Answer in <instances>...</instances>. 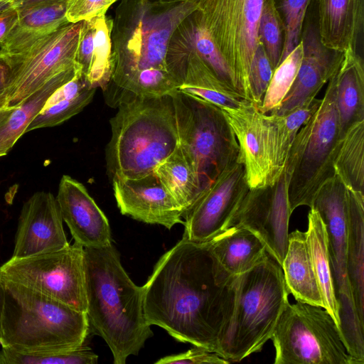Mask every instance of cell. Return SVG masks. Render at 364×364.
Instances as JSON below:
<instances>
[{
    "instance_id": "21",
    "label": "cell",
    "mask_w": 364,
    "mask_h": 364,
    "mask_svg": "<svg viewBox=\"0 0 364 364\" xmlns=\"http://www.w3.org/2000/svg\"><path fill=\"white\" fill-rule=\"evenodd\" d=\"M316 28L327 48L362 55L364 33V0H315Z\"/></svg>"
},
{
    "instance_id": "34",
    "label": "cell",
    "mask_w": 364,
    "mask_h": 364,
    "mask_svg": "<svg viewBox=\"0 0 364 364\" xmlns=\"http://www.w3.org/2000/svg\"><path fill=\"white\" fill-rule=\"evenodd\" d=\"M333 167L335 175L347 189L364 193V121L346 132Z\"/></svg>"
},
{
    "instance_id": "7",
    "label": "cell",
    "mask_w": 364,
    "mask_h": 364,
    "mask_svg": "<svg viewBox=\"0 0 364 364\" xmlns=\"http://www.w3.org/2000/svg\"><path fill=\"white\" fill-rule=\"evenodd\" d=\"M336 73L328 82L318 107L301 127L289 150L284 170L291 213L299 206L311 208L319 188L335 176L334 161L342 141Z\"/></svg>"
},
{
    "instance_id": "3",
    "label": "cell",
    "mask_w": 364,
    "mask_h": 364,
    "mask_svg": "<svg viewBox=\"0 0 364 364\" xmlns=\"http://www.w3.org/2000/svg\"><path fill=\"white\" fill-rule=\"evenodd\" d=\"M84 249L90 333L103 338L114 364H124L153 336L144 314L142 287L130 279L112 245Z\"/></svg>"
},
{
    "instance_id": "33",
    "label": "cell",
    "mask_w": 364,
    "mask_h": 364,
    "mask_svg": "<svg viewBox=\"0 0 364 364\" xmlns=\"http://www.w3.org/2000/svg\"><path fill=\"white\" fill-rule=\"evenodd\" d=\"M155 173L166 191L183 212V218L200 195L195 173L178 144L175 150L155 168Z\"/></svg>"
},
{
    "instance_id": "27",
    "label": "cell",
    "mask_w": 364,
    "mask_h": 364,
    "mask_svg": "<svg viewBox=\"0 0 364 364\" xmlns=\"http://www.w3.org/2000/svg\"><path fill=\"white\" fill-rule=\"evenodd\" d=\"M210 243L218 262L232 277L250 270L267 254L265 245L254 233L236 225L223 231Z\"/></svg>"
},
{
    "instance_id": "35",
    "label": "cell",
    "mask_w": 364,
    "mask_h": 364,
    "mask_svg": "<svg viewBox=\"0 0 364 364\" xmlns=\"http://www.w3.org/2000/svg\"><path fill=\"white\" fill-rule=\"evenodd\" d=\"M301 56L302 44L300 42L274 70L258 108L261 112L269 114L281 105L295 80Z\"/></svg>"
},
{
    "instance_id": "8",
    "label": "cell",
    "mask_w": 364,
    "mask_h": 364,
    "mask_svg": "<svg viewBox=\"0 0 364 364\" xmlns=\"http://www.w3.org/2000/svg\"><path fill=\"white\" fill-rule=\"evenodd\" d=\"M171 96L178 145L196 174L200 196L238 161V143L220 107L179 90Z\"/></svg>"
},
{
    "instance_id": "42",
    "label": "cell",
    "mask_w": 364,
    "mask_h": 364,
    "mask_svg": "<svg viewBox=\"0 0 364 364\" xmlns=\"http://www.w3.org/2000/svg\"><path fill=\"white\" fill-rule=\"evenodd\" d=\"M11 82L10 68L0 56V109L8 107Z\"/></svg>"
},
{
    "instance_id": "18",
    "label": "cell",
    "mask_w": 364,
    "mask_h": 364,
    "mask_svg": "<svg viewBox=\"0 0 364 364\" xmlns=\"http://www.w3.org/2000/svg\"><path fill=\"white\" fill-rule=\"evenodd\" d=\"M117 207L122 215L148 224L171 229L183 224V212L166 191L154 171L139 178L112 181Z\"/></svg>"
},
{
    "instance_id": "43",
    "label": "cell",
    "mask_w": 364,
    "mask_h": 364,
    "mask_svg": "<svg viewBox=\"0 0 364 364\" xmlns=\"http://www.w3.org/2000/svg\"><path fill=\"white\" fill-rule=\"evenodd\" d=\"M18 20V11L14 6L0 12V43L6 38Z\"/></svg>"
},
{
    "instance_id": "14",
    "label": "cell",
    "mask_w": 364,
    "mask_h": 364,
    "mask_svg": "<svg viewBox=\"0 0 364 364\" xmlns=\"http://www.w3.org/2000/svg\"><path fill=\"white\" fill-rule=\"evenodd\" d=\"M291 215L288 179L284 170L274 183L249 188L230 228L236 225L254 233L264 243L267 253L282 266L288 245Z\"/></svg>"
},
{
    "instance_id": "12",
    "label": "cell",
    "mask_w": 364,
    "mask_h": 364,
    "mask_svg": "<svg viewBox=\"0 0 364 364\" xmlns=\"http://www.w3.org/2000/svg\"><path fill=\"white\" fill-rule=\"evenodd\" d=\"M0 271L9 280L86 313L85 249L77 242L57 251L11 258Z\"/></svg>"
},
{
    "instance_id": "39",
    "label": "cell",
    "mask_w": 364,
    "mask_h": 364,
    "mask_svg": "<svg viewBox=\"0 0 364 364\" xmlns=\"http://www.w3.org/2000/svg\"><path fill=\"white\" fill-rule=\"evenodd\" d=\"M273 68L264 47L259 43L255 50L248 73L247 100L259 107L272 77Z\"/></svg>"
},
{
    "instance_id": "22",
    "label": "cell",
    "mask_w": 364,
    "mask_h": 364,
    "mask_svg": "<svg viewBox=\"0 0 364 364\" xmlns=\"http://www.w3.org/2000/svg\"><path fill=\"white\" fill-rule=\"evenodd\" d=\"M113 19L106 14L82 21L75 61L91 87L102 90L113 71L111 33Z\"/></svg>"
},
{
    "instance_id": "6",
    "label": "cell",
    "mask_w": 364,
    "mask_h": 364,
    "mask_svg": "<svg viewBox=\"0 0 364 364\" xmlns=\"http://www.w3.org/2000/svg\"><path fill=\"white\" fill-rule=\"evenodd\" d=\"M234 286L232 315L216 351L230 363L262 350L271 339L289 294L282 267L268 253L259 264L235 277Z\"/></svg>"
},
{
    "instance_id": "13",
    "label": "cell",
    "mask_w": 364,
    "mask_h": 364,
    "mask_svg": "<svg viewBox=\"0 0 364 364\" xmlns=\"http://www.w3.org/2000/svg\"><path fill=\"white\" fill-rule=\"evenodd\" d=\"M311 208L319 213L326 231L331 268L339 304L340 330L347 337H356L363 331L364 323L358 317L347 274L346 188L336 175L322 185Z\"/></svg>"
},
{
    "instance_id": "19",
    "label": "cell",
    "mask_w": 364,
    "mask_h": 364,
    "mask_svg": "<svg viewBox=\"0 0 364 364\" xmlns=\"http://www.w3.org/2000/svg\"><path fill=\"white\" fill-rule=\"evenodd\" d=\"M55 198L75 242L84 248L112 245L109 221L82 183L63 175Z\"/></svg>"
},
{
    "instance_id": "25",
    "label": "cell",
    "mask_w": 364,
    "mask_h": 364,
    "mask_svg": "<svg viewBox=\"0 0 364 364\" xmlns=\"http://www.w3.org/2000/svg\"><path fill=\"white\" fill-rule=\"evenodd\" d=\"M346 268L353 300L364 323V193L346 188Z\"/></svg>"
},
{
    "instance_id": "1",
    "label": "cell",
    "mask_w": 364,
    "mask_h": 364,
    "mask_svg": "<svg viewBox=\"0 0 364 364\" xmlns=\"http://www.w3.org/2000/svg\"><path fill=\"white\" fill-rule=\"evenodd\" d=\"M235 278L218 262L210 242L182 237L142 286L146 319L179 342L216 353L233 309Z\"/></svg>"
},
{
    "instance_id": "11",
    "label": "cell",
    "mask_w": 364,
    "mask_h": 364,
    "mask_svg": "<svg viewBox=\"0 0 364 364\" xmlns=\"http://www.w3.org/2000/svg\"><path fill=\"white\" fill-rule=\"evenodd\" d=\"M82 21L54 31L0 56L10 68L9 107H17L48 82L75 68Z\"/></svg>"
},
{
    "instance_id": "41",
    "label": "cell",
    "mask_w": 364,
    "mask_h": 364,
    "mask_svg": "<svg viewBox=\"0 0 364 364\" xmlns=\"http://www.w3.org/2000/svg\"><path fill=\"white\" fill-rule=\"evenodd\" d=\"M156 364H228L230 362L214 352L194 346L186 352L167 355Z\"/></svg>"
},
{
    "instance_id": "15",
    "label": "cell",
    "mask_w": 364,
    "mask_h": 364,
    "mask_svg": "<svg viewBox=\"0 0 364 364\" xmlns=\"http://www.w3.org/2000/svg\"><path fill=\"white\" fill-rule=\"evenodd\" d=\"M249 188L245 167L238 160L218 176L185 215L183 238L207 242L228 229Z\"/></svg>"
},
{
    "instance_id": "9",
    "label": "cell",
    "mask_w": 364,
    "mask_h": 364,
    "mask_svg": "<svg viewBox=\"0 0 364 364\" xmlns=\"http://www.w3.org/2000/svg\"><path fill=\"white\" fill-rule=\"evenodd\" d=\"M270 340L274 364H358L333 317L318 306L288 302Z\"/></svg>"
},
{
    "instance_id": "24",
    "label": "cell",
    "mask_w": 364,
    "mask_h": 364,
    "mask_svg": "<svg viewBox=\"0 0 364 364\" xmlns=\"http://www.w3.org/2000/svg\"><path fill=\"white\" fill-rule=\"evenodd\" d=\"M336 107L340 136L355 124L364 121V62L363 55L353 50L344 52L336 73Z\"/></svg>"
},
{
    "instance_id": "2",
    "label": "cell",
    "mask_w": 364,
    "mask_h": 364,
    "mask_svg": "<svg viewBox=\"0 0 364 364\" xmlns=\"http://www.w3.org/2000/svg\"><path fill=\"white\" fill-rule=\"evenodd\" d=\"M197 2L120 1L112 18L113 71L103 90L109 106L172 95L178 90L182 81L168 67V46L173 31L196 10Z\"/></svg>"
},
{
    "instance_id": "17",
    "label": "cell",
    "mask_w": 364,
    "mask_h": 364,
    "mask_svg": "<svg viewBox=\"0 0 364 364\" xmlns=\"http://www.w3.org/2000/svg\"><path fill=\"white\" fill-rule=\"evenodd\" d=\"M63 218L56 198L38 191L23 204L11 259H22L68 247Z\"/></svg>"
},
{
    "instance_id": "46",
    "label": "cell",
    "mask_w": 364,
    "mask_h": 364,
    "mask_svg": "<svg viewBox=\"0 0 364 364\" xmlns=\"http://www.w3.org/2000/svg\"><path fill=\"white\" fill-rule=\"evenodd\" d=\"M15 107H8L0 109V127L4 124Z\"/></svg>"
},
{
    "instance_id": "38",
    "label": "cell",
    "mask_w": 364,
    "mask_h": 364,
    "mask_svg": "<svg viewBox=\"0 0 364 364\" xmlns=\"http://www.w3.org/2000/svg\"><path fill=\"white\" fill-rule=\"evenodd\" d=\"M275 1L285 28L281 63L301 42L303 26L311 0H275Z\"/></svg>"
},
{
    "instance_id": "32",
    "label": "cell",
    "mask_w": 364,
    "mask_h": 364,
    "mask_svg": "<svg viewBox=\"0 0 364 364\" xmlns=\"http://www.w3.org/2000/svg\"><path fill=\"white\" fill-rule=\"evenodd\" d=\"M171 39L196 53L223 82L240 92L230 68L203 26L196 10L181 21Z\"/></svg>"
},
{
    "instance_id": "16",
    "label": "cell",
    "mask_w": 364,
    "mask_h": 364,
    "mask_svg": "<svg viewBox=\"0 0 364 364\" xmlns=\"http://www.w3.org/2000/svg\"><path fill=\"white\" fill-rule=\"evenodd\" d=\"M301 43L302 56L295 80L281 105L269 114L283 116L311 103L342 63L344 53L321 42L314 21H304Z\"/></svg>"
},
{
    "instance_id": "4",
    "label": "cell",
    "mask_w": 364,
    "mask_h": 364,
    "mask_svg": "<svg viewBox=\"0 0 364 364\" xmlns=\"http://www.w3.org/2000/svg\"><path fill=\"white\" fill-rule=\"evenodd\" d=\"M115 108L118 111L110 120L112 136L106 149L111 181L153 172L178 144L171 95L134 98Z\"/></svg>"
},
{
    "instance_id": "23",
    "label": "cell",
    "mask_w": 364,
    "mask_h": 364,
    "mask_svg": "<svg viewBox=\"0 0 364 364\" xmlns=\"http://www.w3.org/2000/svg\"><path fill=\"white\" fill-rule=\"evenodd\" d=\"M281 267L289 294L296 301L323 308L306 232L296 230L289 234L287 249Z\"/></svg>"
},
{
    "instance_id": "20",
    "label": "cell",
    "mask_w": 364,
    "mask_h": 364,
    "mask_svg": "<svg viewBox=\"0 0 364 364\" xmlns=\"http://www.w3.org/2000/svg\"><path fill=\"white\" fill-rule=\"evenodd\" d=\"M239 146L238 160L243 164L250 188L269 184L267 126L265 114L250 101L237 109H223Z\"/></svg>"
},
{
    "instance_id": "47",
    "label": "cell",
    "mask_w": 364,
    "mask_h": 364,
    "mask_svg": "<svg viewBox=\"0 0 364 364\" xmlns=\"http://www.w3.org/2000/svg\"><path fill=\"white\" fill-rule=\"evenodd\" d=\"M149 3L153 4H168V3H175L178 1H182L185 0H146Z\"/></svg>"
},
{
    "instance_id": "37",
    "label": "cell",
    "mask_w": 364,
    "mask_h": 364,
    "mask_svg": "<svg viewBox=\"0 0 364 364\" xmlns=\"http://www.w3.org/2000/svg\"><path fill=\"white\" fill-rule=\"evenodd\" d=\"M98 355L85 344L66 351L23 353L1 348L0 364H96Z\"/></svg>"
},
{
    "instance_id": "26",
    "label": "cell",
    "mask_w": 364,
    "mask_h": 364,
    "mask_svg": "<svg viewBox=\"0 0 364 364\" xmlns=\"http://www.w3.org/2000/svg\"><path fill=\"white\" fill-rule=\"evenodd\" d=\"M68 1H44L17 9V22L0 43V51L8 52L30 43L68 23Z\"/></svg>"
},
{
    "instance_id": "48",
    "label": "cell",
    "mask_w": 364,
    "mask_h": 364,
    "mask_svg": "<svg viewBox=\"0 0 364 364\" xmlns=\"http://www.w3.org/2000/svg\"><path fill=\"white\" fill-rule=\"evenodd\" d=\"M118 0H110L112 4H113L114 2L117 1Z\"/></svg>"
},
{
    "instance_id": "29",
    "label": "cell",
    "mask_w": 364,
    "mask_h": 364,
    "mask_svg": "<svg viewBox=\"0 0 364 364\" xmlns=\"http://www.w3.org/2000/svg\"><path fill=\"white\" fill-rule=\"evenodd\" d=\"M96 88L91 87L81 71L58 88L33 119L26 133L58 125L79 113L92 100Z\"/></svg>"
},
{
    "instance_id": "44",
    "label": "cell",
    "mask_w": 364,
    "mask_h": 364,
    "mask_svg": "<svg viewBox=\"0 0 364 364\" xmlns=\"http://www.w3.org/2000/svg\"><path fill=\"white\" fill-rule=\"evenodd\" d=\"M4 301H5V289L4 285V279L0 271V333L1 329V321H2V316L4 307Z\"/></svg>"
},
{
    "instance_id": "40",
    "label": "cell",
    "mask_w": 364,
    "mask_h": 364,
    "mask_svg": "<svg viewBox=\"0 0 364 364\" xmlns=\"http://www.w3.org/2000/svg\"><path fill=\"white\" fill-rule=\"evenodd\" d=\"M111 5L110 0H68L65 16L69 23L89 20L106 14Z\"/></svg>"
},
{
    "instance_id": "5",
    "label": "cell",
    "mask_w": 364,
    "mask_h": 364,
    "mask_svg": "<svg viewBox=\"0 0 364 364\" xmlns=\"http://www.w3.org/2000/svg\"><path fill=\"white\" fill-rule=\"evenodd\" d=\"M3 279L1 348L23 353H47L85 344L90 333L86 313L4 277Z\"/></svg>"
},
{
    "instance_id": "45",
    "label": "cell",
    "mask_w": 364,
    "mask_h": 364,
    "mask_svg": "<svg viewBox=\"0 0 364 364\" xmlns=\"http://www.w3.org/2000/svg\"><path fill=\"white\" fill-rule=\"evenodd\" d=\"M49 1H58V0H15L13 6L15 9H20L26 6L44 2Z\"/></svg>"
},
{
    "instance_id": "28",
    "label": "cell",
    "mask_w": 364,
    "mask_h": 364,
    "mask_svg": "<svg viewBox=\"0 0 364 364\" xmlns=\"http://www.w3.org/2000/svg\"><path fill=\"white\" fill-rule=\"evenodd\" d=\"M320 102L321 100L315 98L311 103L283 116L265 114L269 164L268 185L274 183L282 173L296 135Z\"/></svg>"
},
{
    "instance_id": "36",
    "label": "cell",
    "mask_w": 364,
    "mask_h": 364,
    "mask_svg": "<svg viewBox=\"0 0 364 364\" xmlns=\"http://www.w3.org/2000/svg\"><path fill=\"white\" fill-rule=\"evenodd\" d=\"M284 37V24L275 0H264L258 25V38L274 70L280 63Z\"/></svg>"
},
{
    "instance_id": "30",
    "label": "cell",
    "mask_w": 364,
    "mask_h": 364,
    "mask_svg": "<svg viewBox=\"0 0 364 364\" xmlns=\"http://www.w3.org/2000/svg\"><path fill=\"white\" fill-rule=\"evenodd\" d=\"M306 235L323 308L340 329L339 304L331 268L326 231L319 213L314 208H311L309 213Z\"/></svg>"
},
{
    "instance_id": "31",
    "label": "cell",
    "mask_w": 364,
    "mask_h": 364,
    "mask_svg": "<svg viewBox=\"0 0 364 364\" xmlns=\"http://www.w3.org/2000/svg\"><path fill=\"white\" fill-rule=\"evenodd\" d=\"M80 71V68L77 65L55 77L13 109L0 127V157L6 155L18 139L26 133L28 125L42 109L49 97Z\"/></svg>"
},
{
    "instance_id": "10",
    "label": "cell",
    "mask_w": 364,
    "mask_h": 364,
    "mask_svg": "<svg viewBox=\"0 0 364 364\" xmlns=\"http://www.w3.org/2000/svg\"><path fill=\"white\" fill-rule=\"evenodd\" d=\"M264 0H198L196 11L247 100L248 73L259 43L258 25ZM249 101V100H248Z\"/></svg>"
}]
</instances>
